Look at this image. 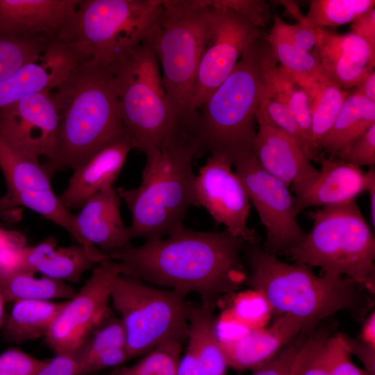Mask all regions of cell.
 Segmentation results:
<instances>
[{
	"instance_id": "44dd1931",
	"label": "cell",
	"mask_w": 375,
	"mask_h": 375,
	"mask_svg": "<svg viewBox=\"0 0 375 375\" xmlns=\"http://www.w3.org/2000/svg\"><path fill=\"white\" fill-rule=\"evenodd\" d=\"M103 260L78 243L62 247L53 236H49L35 245L18 248L10 272L40 273L55 280L78 283L86 271Z\"/></svg>"
},
{
	"instance_id": "6da1fadb",
	"label": "cell",
	"mask_w": 375,
	"mask_h": 375,
	"mask_svg": "<svg viewBox=\"0 0 375 375\" xmlns=\"http://www.w3.org/2000/svg\"><path fill=\"white\" fill-rule=\"evenodd\" d=\"M244 242L226 229L196 231L183 227L162 238L131 244L108 253L120 263L122 274L184 296L193 292L201 303L215 308L221 295L244 284Z\"/></svg>"
},
{
	"instance_id": "836d02e7",
	"label": "cell",
	"mask_w": 375,
	"mask_h": 375,
	"mask_svg": "<svg viewBox=\"0 0 375 375\" xmlns=\"http://www.w3.org/2000/svg\"><path fill=\"white\" fill-rule=\"evenodd\" d=\"M266 39L276 61L297 79L301 81H310L322 74L312 53L297 48L273 27Z\"/></svg>"
},
{
	"instance_id": "bcb514c9",
	"label": "cell",
	"mask_w": 375,
	"mask_h": 375,
	"mask_svg": "<svg viewBox=\"0 0 375 375\" xmlns=\"http://www.w3.org/2000/svg\"><path fill=\"white\" fill-rule=\"evenodd\" d=\"M35 375H80L79 366L74 354H56Z\"/></svg>"
},
{
	"instance_id": "60d3db41",
	"label": "cell",
	"mask_w": 375,
	"mask_h": 375,
	"mask_svg": "<svg viewBox=\"0 0 375 375\" xmlns=\"http://www.w3.org/2000/svg\"><path fill=\"white\" fill-rule=\"evenodd\" d=\"M326 353L330 375H368L356 367L341 333L331 335L326 344Z\"/></svg>"
},
{
	"instance_id": "d6a6232c",
	"label": "cell",
	"mask_w": 375,
	"mask_h": 375,
	"mask_svg": "<svg viewBox=\"0 0 375 375\" xmlns=\"http://www.w3.org/2000/svg\"><path fill=\"white\" fill-rule=\"evenodd\" d=\"M49 42L0 31V82L40 58Z\"/></svg>"
},
{
	"instance_id": "ffe728a7",
	"label": "cell",
	"mask_w": 375,
	"mask_h": 375,
	"mask_svg": "<svg viewBox=\"0 0 375 375\" xmlns=\"http://www.w3.org/2000/svg\"><path fill=\"white\" fill-rule=\"evenodd\" d=\"M133 142L128 134L101 148L73 169L68 184L59 197L69 211L103 188L114 185Z\"/></svg>"
},
{
	"instance_id": "4dcf8cb0",
	"label": "cell",
	"mask_w": 375,
	"mask_h": 375,
	"mask_svg": "<svg viewBox=\"0 0 375 375\" xmlns=\"http://www.w3.org/2000/svg\"><path fill=\"white\" fill-rule=\"evenodd\" d=\"M374 5V0H312L300 24L313 28L338 27L352 23Z\"/></svg>"
},
{
	"instance_id": "f1b7e54d",
	"label": "cell",
	"mask_w": 375,
	"mask_h": 375,
	"mask_svg": "<svg viewBox=\"0 0 375 375\" xmlns=\"http://www.w3.org/2000/svg\"><path fill=\"white\" fill-rule=\"evenodd\" d=\"M4 301L22 300L52 301L71 299L76 290L67 283L44 276L35 277L26 272H12L0 276Z\"/></svg>"
},
{
	"instance_id": "ee69618b",
	"label": "cell",
	"mask_w": 375,
	"mask_h": 375,
	"mask_svg": "<svg viewBox=\"0 0 375 375\" xmlns=\"http://www.w3.org/2000/svg\"><path fill=\"white\" fill-rule=\"evenodd\" d=\"M273 28L289 40L297 48L309 52L317 43V28L297 24L290 25L285 23L278 15L273 16Z\"/></svg>"
},
{
	"instance_id": "484cf974",
	"label": "cell",
	"mask_w": 375,
	"mask_h": 375,
	"mask_svg": "<svg viewBox=\"0 0 375 375\" xmlns=\"http://www.w3.org/2000/svg\"><path fill=\"white\" fill-rule=\"evenodd\" d=\"M64 302L22 300L15 301L2 327V337L16 344L45 337Z\"/></svg>"
},
{
	"instance_id": "e575fe53",
	"label": "cell",
	"mask_w": 375,
	"mask_h": 375,
	"mask_svg": "<svg viewBox=\"0 0 375 375\" xmlns=\"http://www.w3.org/2000/svg\"><path fill=\"white\" fill-rule=\"evenodd\" d=\"M267 124L279 128L290 136L310 161H319L322 153L303 135L294 117L279 100L268 95L263 90L256 114Z\"/></svg>"
},
{
	"instance_id": "30bf717a",
	"label": "cell",
	"mask_w": 375,
	"mask_h": 375,
	"mask_svg": "<svg viewBox=\"0 0 375 375\" xmlns=\"http://www.w3.org/2000/svg\"><path fill=\"white\" fill-rule=\"evenodd\" d=\"M110 299L126 333L130 358L144 356L169 338H188L192 305L185 296L120 274Z\"/></svg>"
},
{
	"instance_id": "7a4b0ae2",
	"label": "cell",
	"mask_w": 375,
	"mask_h": 375,
	"mask_svg": "<svg viewBox=\"0 0 375 375\" xmlns=\"http://www.w3.org/2000/svg\"><path fill=\"white\" fill-rule=\"evenodd\" d=\"M242 253L249 269L244 284L276 313L292 315L316 326L342 310L362 321L373 307L374 294L350 278L316 276L311 267L284 262L258 244L244 242Z\"/></svg>"
},
{
	"instance_id": "277c9868",
	"label": "cell",
	"mask_w": 375,
	"mask_h": 375,
	"mask_svg": "<svg viewBox=\"0 0 375 375\" xmlns=\"http://www.w3.org/2000/svg\"><path fill=\"white\" fill-rule=\"evenodd\" d=\"M199 157L192 134L169 138L146 156L142 181L133 189L116 191L131 214V240L162 238L184 227L188 209L199 206L194 191L193 159Z\"/></svg>"
},
{
	"instance_id": "2e32d148",
	"label": "cell",
	"mask_w": 375,
	"mask_h": 375,
	"mask_svg": "<svg viewBox=\"0 0 375 375\" xmlns=\"http://www.w3.org/2000/svg\"><path fill=\"white\" fill-rule=\"evenodd\" d=\"M0 169L7 191L1 198L2 214L24 207L49 221L63 210V204L51 186V176L39 159L10 147L0 135Z\"/></svg>"
},
{
	"instance_id": "b9f144b4",
	"label": "cell",
	"mask_w": 375,
	"mask_h": 375,
	"mask_svg": "<svg viewBox=\"0 0 375 375\" xmlns=\"http://www.w3.org/2000/svg\"><path fill=\"white\" fill-rule=\"evenodd\" d=\"M335 157L358 167L375 164V124Z\"/></svg>"
},
{
	"instance_id": "603a6c76",
	"label": "cell",
	"mask_w": 375,
	"mask_h": 375,
	"mask_svg": "<svg viewBox=\"0 0 375 375\" xmlns=\"http://www.w3.org/2000/svg\"><path fill=\"white\" fill-rule=\"evenodd\" d=\"M321 169L315 178L295 194L299 212L313 206H328L356 201L367 191L368 174L357 165L322 154Z\"/></svg>"
},
{
	"instance_id": "4fadbf2b",
	"label": "cell",
	"mask_w": 375,
	"mask_h": 375,
	"mask_svg": "<svg viewBox=\"0 0 375 375\" xmlns=\"http://www.w3.org/2000/svg\"><path fill=\"white\" fill-rule=\"evenodd\" d=\"M122 274L119 262L110 257L98 263L83 285L64 305L44 337L56 354H74L108 310L110 293Z\"/></svg>"
},
{
	"instance_id": "8d00e7d4",
	"label": "cell",
	"mask_w": 375,
	"mask_h": 375,
	"mask_svg": "<svg viewBox=\"0 0 375 375\" xmlns=\"http://www.w3.org/2000/svg\"><path fill=\"white\" fill-rule=\"evenodd\" d=\"M183 340L167 339L135 364L119 369L115 375H178Z\"/></svg>"
},
{
	"instance_id": "8992f818",
	"label": "cell",
	"mask_w": 375,
	"mask_h": 375,
	"mask_svg": "<svg viewBox=\"0 0 375 375\" xmlns=\"http://www.w3.org/2000/svg\"><path fill=\"white\" fill-rule=\"evenodd\" d=\"M313 220L304 240L285 253L323 274L348 277L375 290V238L356 201L308 212Z\"/></svg>"
},
{
	"instance_id": "ba28073f",
	"label": "cell",
	"mask_w": 375,
	"mask_h": 375,
	"mask_svg": "<svg viewBox=\"0 0 375 375\" xmlns=\"http://www.w3.org/2000/svg\"><path fill=\"white\" fill-rule=\"evenodd\" d=\"M108 65L117 83L125 130L134 148L148 156L169 138L192 133L174 119L151 39Z\"/></svg>"
},
{
	"instance_id": "e0dca14e",
	"label": "cell",
	"mask_w": 375,
	"mask_h": 375,
	"mask_svg": "<svg viewBox=\"0 0 375 375\" xmlns=\"http://www.w3.org/2000/svg\"><path fill=\"white\" fill-rule=\"evenodd\" d=\"M312 55L322 74L345 90L355 89L374 70L375 49L362 38L317 28Z\"/></svg>"
},
{
	"instance_id": "d590c367",
	"label": "cell",
	"mask_w": 375,
	"mask_h": 375,
	"mask_svg": "<svg viewBox=\"0 0 375 375\" xmlns=\"http://www.w3.org/2000/svg\"><path fill=\"white\" fill-rule=\"evenodd\" d=\"M126 337L123 323L119 317H117L109 308L74 355L78 363H80L95 354L112 349L126 347Z\"/></svg>"
},
{
	"instance_id": "d6986e66",
	"label": "cell",
	"mask_w": 375,
	"mask_h": 375,
	"mask_svg": "<svg viewBox=\"0 0 375 375\" xmlns=\"http://www.w3.org/2000/svg\"><path fill=\"white\" fill-rule=\"evenodd\" d=\"M253 153L263 169L282 181L296 194L317 176L318 170L297 143L282 130L259 117Z\"/></svg>"
},
{
	"instance_id": "db71d44e",
	"label": "cell",
	"mask_w": 375,
	"mask_h": 375,
	"mask_svg": "<svg viewBox=\"0 0 375 375\" xmlns=\"http://www.w3.org/2000/svg\"><path fill=\"white\" fill-rule=\"evenodd\" d=\"M5 303L6 302L3 297L1 282H0V328H2L6 319V316L5 313V308H4Z\"/></svg>"
},
{
	"instance_id": "cb8c5ba5",
	"label": "cell",
	"mask_w": 375,
	"mask_h": 375,
	"mask_svg": "<svg viewBox=\"0 0 375 375\" xmlns=\"http://www.w3.org/2000/svg\"><path fill=\"white\" fill-rule=\"evenodd\" d=\"M120 201L114 186H108L89 198L75 215L82 238L106 254L131 244Z\"/></svg>"
},
{
	"instance_id": "7dc6e473",
	"label": "cell",
	"mask_w": 375,
	"mask_h": 375,
	"mask_svg": "<svg viewBox=\"0 0 375 375\" xmlns=\"http://www.w3.org/2000/svg\"><path fill=\"white\" fill-rule=\"evenodd\" d=\"M349 351L362 362L368 375H375V347L360 339H353L341 333Z\"/></svg>"
},
{
	"instance_id": "7bdbcfd3",
	"label": "cell",
	"mask_w": 375,
	"mask_h": 375,
	"mask_svg": "<svg viewBox=\"0 0 375 375\" xmlns=\"http://www.w3.org/2000/svg\"><path fill=\"white\" fill-rule=\"evenodd\" d=\"M46 362L21 350L9 349L0 353V375H35Z\"/></svg>"
},
{
	"instance_id": "f35d334b",
	"label": "cell",
	"mask_w": 375,
	"mask_h": 375,
	"mask_svg": "<svg viewBox=\"0 0 375 375\" xmlns=\"http://www.w3.org/2000/svg\"><path fill=\"white\" fill-rule=\"evenodd\" d=\"M315 327L303 328L274 357L253 370L251 375H289L292 362Z\"/></svg>"
},
{
	"instance_id": "681fc988",
	"label": "cell",
	"mask_w": 375,
	"mask_h": 375,
	"mask_svg": "<svg viewBox=\"0 0 375 375\" xmlns=\"http://www.w3.org/2000/svg\"><path fill=\"white\" fill-rule=\"evenodd\" d=\"M353 90L375 102V72L367 76Z\"/></svg>"
},
{
	"instance_id": "1f68e13d",
	"label": "cell",
	"mask_w": 375,
	"mask_h": 375,
	"mask_svg": "<svg viewBox=\"0 0 375 375\" xmlns=\"http://www.w3.org/2000/svg\"><path fill=\"white\" fill-rule=\"evenodd\" d=\"M57 85L50 69L39 58L0 82V109Z\"/></svg>"
},
{
	"instance_id": "f546056e",
	"label": "cell",
	"mask_w": 375,
	"mask_h": 375,
	"mask_svg": "<svg viewBox=\"0 0 375 375\" xmlns=\"http://www.w3.org/2000/svg\"><path fill=\"white\" fill-rule=\"evenodd\" d=\"M306 89L311 104L312 140L319 150L321 141L332 128L350 91L343 90L323 74L310 81Z\"/></svg>"
},
{
	"instance_id": "5b68a950",
	"label": "cell",
	"mask_w": 375,
	"mask_h": 375,
	"mask_svg": "<svg viewBox=\"0 0 375 375\" xmlns=\"http://www.w3.org/2000/svg\"><path fill=\"white\" fill-rule=\"evenodd\" d=\"M272 55L266 37L255 38L231 73L197 111L194 134L199 157L208 152L233 162L235 157L253 151V119Z\"/></svg>"
},
{
	"instance_id": "c3c4849f",
	"label": "cell",
	"mask_w": 375,
	"mask_h": 375,
	"mask_svg": "<svg viewBox=\"0 0 375 375\" xmlns=\"http://www.w3.org/2000/svg\"><path fill=\"white\" fill-rule=\"evenodd\" d=\"M351 33L362 38L375 49V9L372 8L354 20Z\"/></svg>"
},
{
	"instance_id": "4316f807",
	"label": "cell",
	"mask_w": 375,
	"mask_h": 375,
	"mask_svg": "<svg viewBox=\"0 0 375 375\" xmlns=\"http://www.w3.org/2000/svg\"><path fill=\"white\" fill-rule=\"evenodd\" d=\"M374 124L375 102L353 90L332 128L321 141L319 149L335 156Z\"/></svg>"
},
{
	"instance_id": "83f0119b",
	"label": "cell",
	"mask_w": 375,
	"mask_h": 375,
	"mask_svg": "<svg viewBox=\"0 0 375 375\" xmlns=\"http://www.w3.org/2000/svg\"><path fill=\"white\" fill-rule=\"evenodd\" d=\"M277 64L278 62L272 55L266 66L265 92L288 108L303 135L314 145L312 140L311 104L308 92L292 74L282 66L278 67Z\"/></svg>"
},
{
	"instance_id": "5bb4252c",
	"label": "cell",
	"mask_w": 375,
	"mask_h": 375,
	"mask_svg": "<svg viewBox=\"0 0 375 375\" xmlns=\"http://www.w3.org/2000/svg\"><path fill=\"white\" fill-rule=\"evenodd\" d=\"M232 166L228 158L210 155L196 175L197 200L217 224H223L233 235L244 242L258 244L256 231L247 226L250 201Z\"/></svg>"
},
{
	"instance_id": "9a60e30c",
	"label": "cell",
	"mask_w": 375,
	"mask_h": 375,
	"mask_svg": "<svg viewBox=\"0 0 375 375\" xmlns=\"http://www.w3.org/2000/svg\"><path fill=\"white\" fill-rule=\"evenodd\" d=\"M59 115L50 90H44L0 109V135L12 148L33 158H56Z\"/></svg>"
},
{
	"instance_id": "816d5d0a",
	"label": "cell",
	"mask_w": 375,
	"mask_h": 375,
	"mask_svg": "<svg viewBox=\"0 0 375 375\" xmlns=\"http://www.w3.org/2000/svg\"><path fill=\"white\" fill-rule=\"evenodd\" d=\"M368 185L367 192H369L370 197V216L373 229L375 227V169L374 166H371L367 171Z\"/></svg>"
},
{
	"instance_id": "d4e9b609",
	"label": "cell",
	"mask_w": 375,
	"mask_h": 375,
	"mask_svg": "<svg viewBox=\"0 0 375 375\" xmlns=\"http://www.w3.org/2000/svg\"><path fill=\"white\" fill-rule=\"evenodd\" d=\"M213 309L201 303L192 305L188 347L180 360L178 375H226L228 367L217 335Z\"/></svg>"
},
{
	"instance_id": "52a82bcc",
	"label": "cell",
	"mask_w": 375,
	"mask_h": 375,
	"mask_svg": "<svg viewBox=\"0 0 375 375\" xmlns=\"http://www.w3.org/2000/svg\"><path fill=\"white\" fill-rule=\"evenodd\" d=\"M151 38L162 68V82L177 125L192 129L197 113L190 99L211 22V8L199 0H161Z\"/></svg>"
},
{
	"instance_id": "f907efd6",
	"label": "cell",
	"mask_w": 375,
	"mask_h": 375,
	"mask_svg": "<svg viewBox=\"0 0 375 375\" xmlns=\"http://www.w3.org/2000/svg\"><path fill=\"white\" fill-rule=\"evenodd\" d=\"M375 347V311L373 310L363 324L360 338Z\"/></svg>"
},
{
	"instance_id": "7402d4cb",
	"label": "cell",
	"mask_w": 375,
	"mask_h": 375,
	"mask_svg": "<svg viewBox=\"0 0 375 375\" xmlns=\"http://www.w3.org/2000/svg\"><path fill=\"white\" fill-rule=\"evenodd\" d=\"M307 327L315 326L285 314L269 328L251 331L238 339L219 340V345L228 367L253 371L270 360Z\"/></svg>"
},
{
	"instance_id": "9f6ffc18",
	"label": "cell",
	"mask_w": 375,
	"mask_h": 375,
	"mask_svg": "<svg viewBox=\"0 0 375 375\" xmlns=\"http://www.w3.org/2000/svg\"><path fill=\"white\" fill-rule=\"evenodd\" d=\"M90 375H96V374H90Z\"/></svg>"
},
{
	"instance_id": "8fae6325",
	"label": "cell",
	"mask_w": 375,
	"mask_h": 375,
	"mask_svg": "<svg viewBox=\"0 0 375 375\" xmlns=\"http://www.w3.org/2000/svg\"><path fill=\"white\" fill-rule=\"evenodd\" d=\"M266 230L264 250L276 256L301 244L306 233L297 220V200L285 183L268 173L253 151L241 154L232 162Z\"/></svg>"
},
{
	"instance_id": "9c48e42d",
	"label": "cell",
	"mask_w": 375,
	"mask_h": 375,
	"mask_svg": "<svg viewBox=\"0 0 375 375\" xmlns=\"http://www.w3.org/2000/svg\"><path fill=\"white\" fill-rule=\"evenodd\" d=\"M161 8V0H81L60 39L83 62L111 64L151 39Z\"/></svg>"
},
{
	"instance_id": "3957f363",
	"label": "cell",
	"mask_w": 375,
	"mask_h": 375,
	"mask_svg": "<svg viewBox=\"0 0 375 375\" xmlns=\"http://www.w3.org/2000/svg\"><path fill=\"white\" fill-rule=\"evenodd\" d=\"M50 92L60 119L56 158L44 164L51 176L59 170L73 169L127 134L117 83L108 65L83 62Z\"/></svg>"
},
{
	"instance_id": "ac0fdd59",
	"label": "cell",
	"mask_w": 375,
	"mask_h": 375,
	"mask_svg": "<svg viewBox=\"0 0 375 375\" xmlns=\"http://www.w3.org/2000/svg\"><path fill=\"white\" fill-rule=\"evenodd\" d=\"M81 0H0V31L49 42L71 25Z\"/></svg>"
},
{
	"instance_id": "11a10c76",
	"label": "cell",
	"mask_w": 375,
	"mask_h": 375,
	"mask_svg": "<svg viewBox=\"0 0 375 375\" xmlns=\"http://www.w3.org/2000/svg\"><path fill=\"white\" fill-rule=\"evenodd\" d=\"M2 215V210H1V198H0V215Z\"/></svg>"
},
{
	"instance_id": "f6af8a7d",
	"label": "cell",
	"mask_w": 375,
	"mask_h": 375,
	"mask_svg": "<svg viewBox=\"0 0 375 375\" xmlns=\"http://www.w3.org/2000/svg\"><path fill=\"white\" fill-rule=\"evenodd\" d=\"M126 347L116 348L95 354L78 363L80 375L94 374L130 360Z\"/></svg>"
},
{
	"instance_id": "74e56055",
	"label": "cell",
	"mask_w": 375,
	"mask_h": 375,
	"mask_svg": "<svg viewBox=\"0 0 375 375\" xmlns=\"http://www.w3.org/2000/svg\"><path fill=\"white\" fill-rule=\"evenodd\" d=\"M315 328L296 355L289 375H330L326 344L331 331Z\"/></svg>"
},
{
	"instance_id": "7c38bea8",
	"label": "cell",
	"mask_w": 375,
	"mask_h": 375,
	"mask_svg": "<svg viewBox=\"0 0 375 375\" xmlns=\"http://www.w3.org/2000/svg\"><path fill=\"white\" fill-rule=\"evenodd\" d=\"M210 8L208 37L199 61L190 99L193 113H197L228 76L249 44L264 35L261 28L237 12L222 8Z\"/></svg>"
},
{
	"instance_id": "ab89813d",
	"label": "cell",
	"mask_w": 375,
	"mask_h": 375,
	"mask_svg": "<svg viewBox=\"0 0 375 375\" xmlns=\"http://www.w3.org/2000/svg\"><path fill=\"white\" fill-rule=\"evenodd\" d=\"M200 2L203 6L237 12L261 28L266 26L270 18L269 8L264 0H200Z\"/></svg>"
},
{
	"instance_id": "f5cc1de1",
	"label": "cell",
	"mask_w": 375,
	"mask_h": 375,
	"mask_svg": "<svg viewBox=\"0 0 375 375\" xmlns=\"http://www.w3.org/2000/svg\"><path fill=\"white\" fill-rule=\"evenodd\" d=\"M278 4H280L285 8L287 11L297 19L298 24H301L304 19L305 15L300 10L295 2L292 1H277Z\"/></svg>"
}]
</instances>
